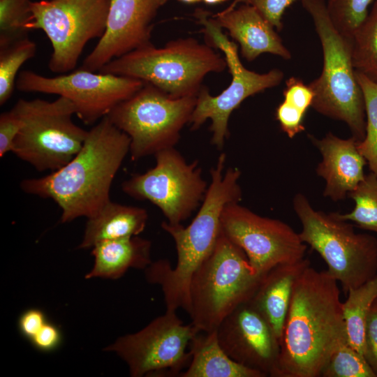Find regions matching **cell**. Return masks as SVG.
Instances as JSON below:
<instances>
[{
  "mask_svg": "<svg viewBox=\"0 0 377 377\" xmlns=\"http://www.w3.org/2000/svg\"><path fill=\"white\" fill-rule=\"evenodd\" d=\"M338 283L311 265L297 278L274 377H320L332 355L348 343Z\"/></svg>",
  "mask_w": 377,
  "mask_h": 377,
  "instance_id": "6da1fadb",
  "label": "cell"
},
{
  "mask_svg": "<svg viewBox=\"0 0 377 377\" xmlns=\"http://www.w3.org/2000/svg\"><path fill=\"white\" fill-rule=\"evenodd\" d=\"M129 137L105 116L89 131L75 157L48 175L22 180V190L53 200L61 223L91 218L110 200L112 182L129 153Z\"/></svg>",
  "mask_w": 377,
  "mask_h": 377,
  "instance_id": "7a4b0ae2",
  "label": "cell"
},
{
  "mask_svg": "<svg viewBox=\"0 0 377 377\" xmlns=\"http://www.w3.org/2000/svg\"><path fill=\"white\" fill-rule=\"evenodd\" d=\"M226 155L221 153L211 169V182L199 210L186 227L167 221L162 228L173 239L177 255L175 267L167 260L152 262L145 270L147 280L161 286L166 310L186 312L189 307L191 277L214 248L221 233V218L224 207L242 199L239 184L241 171L228 168L224 171Z\"/></svg>",
  "mask_w": 377,
  "mask_h": 377,
  "instance_id": "3957f363",
  "label": "cell"
},
{
  "mask_svg": "<svg viewBox=\"0 0 377 377\" xmlns=\"http://www.w3.org/2000/svg\"><path fill=\"white\" fill-rule=\"evenodd\" d=\"M311 16L323 57L322 72L309 85L314 94L311 107L318 113L343 121L360 142L366 131L363 93L352 61V38L342 35L328 15L325 0H301Z\"/></svg>",
  "mask_w": 377,
  "mask_h": 377,
  "instance_id": "277c9868",
  "label": "cell"
},
{
  "mask_svg": "<svg viewBox=\"0 0 377 377\" xmlns=\"http://www.w3.org/2000/svg\"><path fill=\"white\" fill-rule=\"evenodd\" d=\"M227 66L224 57L193 38L169 41L162 47L152 43L115 58L98 72L140 80L175 98L198 96L205 77Z\"/></svg>",
  "mask_w": 377,
  "mask_h": 377,
  "instance_id": "5b68a950",
  "label": "cell"
},
{
  "mask_svg": "<svg viewBox=\"0 0 377 377\" xmlns=\"http://www.w3.org/2000/svg\"><path fill=\"white\" fill-rule=\"evenodd\" d=\"M263 277L221 230L212 251L191 279L187 311L191 323L198 332L216 330L227 316L251 300Z\"/></svg>",
  "mask_w": 377,
  "mask_h": 377,
  "instance_id": "8992f818",
  "label": "cell"
},
{
  "mask_svg": "<svg viewBox=\"0 0 377 377\" xmlns=\"http://www.w3.org/2000/svg\"><path fill=\"white\" fill-rule=\"evenodd\" d=\"M302 224L301 240L316 251L327 266V272L345 294L377 276V239L355 232L339 212L315 209L302 193L293 200Z\"/></svg>",
  "mask_w": 377,
  "mask_h": 377,
  "instance_id": "52a82bcc",
  "label": "cell"
},
{
  "mask_svg": "<svg viewBox=\"0 0 377 377\" xmlns=\"http://www.w3.org/2000/svg\"><path fill=\"white\" fill-rule=\"evenodd\" d=\"M12 109L21 121L12 152L38 171L61 168L82 147L88 131L73 122L75 109L69 99L21 98Z\"/></svg>",
  "mask_w": 377,
  "mask_h": 377,
  "instance_id": "ba28073f",
  "label": "cell"
},
{
  "mask_svg": "<svg viewBox=\"0 0 377 377\" xmlns=\"http://www.w3.org/2000/svg\"><path fill=\"white\" fill-rule=\"evenodd\" d=\"M197 96L175 98L150 83L119 103L107 115L130 138L133 161L175 147L189 123Z\"/></svg>",
  "mask_w": 377,
  "mask_h": 377,
  "instance_id": "9c48e42d",
  "label": "cell"
},
{
  "mask_svg": "<svg viewBox=\"0 0 377 377\" xmlns=\"http://www.w3.org/2000/svg\"><path fill=\"white\" fill-rule=\"evenodd\" d=\"M194 16L203 26L202 31L206 43L213 48L219 49L224 54L232 80L229 86L217 96L211 95L206 87H201L189 124L191 130H196L208 119H211L212 142L219 149H222L229 136L228 121L231 113L248 97L279 85L284 77V73L278 68L266 73L247 69L239 57L237 44L223 33L211 14L202 9H197Z\"/></svg>",
  "mask_w": 377,
  "mask_h": 377,
  "instance_id": "30bf717a",
  "label": "cell"
},
{
  "mask_svg": "<svg viewBox=\"0 0 377 377\" xmlns=\"http://www.w3.org/2000/svg\"><path fill=\"white\" fill-rule=\"evenodd\" d=\"M111 0H40L31 4L29 31L40 29L52 45L50 71H73L86 45L104 35Z\"/></svg>",
  "mask_w": 377,
  "mask_h": 377,
  "instance_id": "8fae6325",
  "label": "cell"
},
{
  "mask_svg": "<svg viewBox=\"0 0 377 377\" xmlns=\"http://www.w3.org/2000/svg\"><path fill=\"white\" fill-rule=\"evenodd\" d=\"M154 156L155 166L142 174L133 175L122 183V191L155 205L168 223L181 224L201 205L208 188L207 182L198 161L188 163L175 147Z\"/></svg>",
  "mask_w": 377,
  "mask_h": 377,
  "instance_id": "7c38bea8",
  "label": "cell"
},
{
  "mask_svg": "<svg viewBox=\"0 0 377 377\" xmlns=\"http://www.w3.org/2000/svg\"><path fill=\"white\" fill-rule=\"evenodd\" d=\"M143 84L140 80L80 68L52 77L32 71H22L16 79L15 87L23 92L65 97L73 103L75 115L84 124H92L132 96Z\"/></svg>",
  "mask_w": 377,
  "mask_h": 377,
  "instance_id": "4fadbf2b",
  "label": "cell"
},
{
  "mask_svg": "<svg viewBox=\"0 0 377 377\" xmlns=\"http://www.w3.org/2000/svg\"><path fill=\"white\" fill-rule=\"evenodd\" d=\"M197 332L191 323L184 324L176 311L166 310L143 329L119 337L104 350L122 359L132 377L163 371L178 376L191 362L187 347Z\"/></svg>",
  "mask_w": 377,
  "mask_h": 377,
  "instance_id": "5bb4252c",
  "label": "cell"
},
{
  "mask_svg": "<svg viewBox=\"0 0 377 377\" xmlns=\"http://www.w3.org/2000/svg\"><path fill=\"white\" fill-rule=\"evenodd\" d=\"M221 224L223 233L244 251L261 277L278 265L305 258L307 246L289 225L260 216L239 202L224 207Z\"/></svg>",
  "mask_w": 377,
  "mask_h": 377,
  "instance_id": "9a60e30c",
  "label": "cell"
},
{
  "mask_svg": "<svg viewBox=\"0 0 377 377\" xmlns=\"http://www.w3.org/2000/svg\"><path fill=\"white\" fill-rule=\"evenodd\" d=\"M219 342L235 362L274 377L280 342L263 316L248 302L239 305L216 329Z\"/></svg>",
  "mask_w": 377,
  "mask_h": 377,
  "instance_id": "2e32d148",
  "label": "cell"
},
{
  "mask_svg": "<svg viewBox=\"0 0 377 377\" xmlns=\"http://www.w3.org/2000/svg\"><path fill=\"white\" fill-rule=\"evenodd\" d=\"M170 0H111L104 35L82 68L98 72L111 60L151 43L154 20Z\"/></svg>",
  "mask_w": 377,
  "mask_h": 377,
  "instance_id": "e0dca14e",
  "label": "cell"
},
{
  "mask_svg": "<svg viewBox=\"0 0 377 377\" xmlns=\"http://www.w3.org/2000/svg\"><path fill=\"white\" fill-rule=\"evenodd\" d=\"M320 152L316 174L325 181L323 196L333 201L343 200L364 179L367 161L360 153L355 137L341 138L328 132L321 139L309 135Z\"/></svg>",
  "mask_w": 377,
  "mask_h": 377,
  "instance_id": "ac0fdd59",
  "label": "cell"
},
{
  "mask_svg": "<svg viewBox=\"0 0 377 377\" xmlns=\"http://www.w3.org/2000/svg\"><path fill=\"white\" fill-rule=\"evenodd\" d=\"M216 24L226 29L240 45L242 56L248 61L263 53L283 59H291V52L283 45L275 28L253 6L242 3L229 11L211 15Z\"/></svg>",
  "mask_w": 377,
  "mask_h": 377,
  "instance_id": "d6986e66",
  "label": "cell"
},
{
  "mask_svg": "<svg viewBox=\"0 0 377 377\" xmlns=\"http://www.w3.org/2000/svg\"><path fill=\"white\" fill-rule=\"evenodd\" d=\"M310 265L304 258L274 267L263 277L249 302L266 320L280 343L294 283Z\"/></svg>",
  "mask_w": 377,
  "mask_h": 377,
  "instance_id": "ffe728a7",
  "label": "cell"
},
{
  "mask_svg": "<svg viewBox=\"0 0 377 377\" xmlns=\"http://www.w3.org/2000/svg\"><path fill=\"white\" fill-rule=\"evenodd\" d=\"M151 242L133 236L106 240L92 247L94 263L85 279H118L129 269H145L151 263Z\"/></svg>",
  "mask_w": 377,
  "mask_h": 377,
  "instance_id": "44dd1931",
  "label": "cell"
},
{
  "mask_svg": "<svg viewBox=\"0 0 377 377\" xmlns=\"http://www.w3.org/2000/svg\"><path fill=\"white\" fill-rule=\"evenodd\" d=\"M147 219L145 209L110 200L96 215L87 219L78 248L90 249L103 241L138 236L145 230Z\"/></svg>",
  "mask_w": 377,
  "mask_h": 377,
  "instance_id": "7402d4cb",
  "label": "cell"
},
{
  "mask_svg": "<svg viewBox=\"0 0 377 377\" xmlns=\"http://www.w3.org/2000/svg\"><path fill=\"white\" fill-rule=\"evenodd\" d=\"M191 360L181 377H265L232 360L221 348L216 330L197 332L189 343Z\"/></svg>",
  "mask_w": 377,
  "mask_h": 377,
  "instance_id": "603a6c76",
  "label": "cell"
},
{
  "mask_svg": "<svg viewBox=\"0 0 377 377\" xmlns=\"http://www.w3.org/2000/svg\"><path fill=\"white\" fill-rule=\"evenodd\" d=\"M377 298V276L362 285L350 289L342 302L347 343L363 354L367 319Z\"/></svg>",
  "mask_w": 377,
  "mask_h": 377,
  "instance_id": "cb8c5ba5",
  "label": "cell"
},
{
  "mask_svg": "<svg viewBox=\"0 0 377 377\" xmlns=\"http://www.w3.org/2000/svg\"><path fill=\"white\" fill-rule=\"evenodd\" d=\"M352 61L356 72L377 84V0L352 37Z\"/></svg>",
  "mask_w": 377,
  "mask_h": 377,
  "instance_id": "d4e9b609",
  "label": "cell"
},
{
  "mask_svg": "<svg viewBox=\"0 0 377 377\" xmlns=\"http://www.w3.org/2000/svg\"><path fill=\"white\" fill-rule=\"evenodd\" d=\"M36 43L29 36L0 45L1 105H3L10 98L20 68L36 55Z\"/></svg>",
  "mask_w": 377,
  "mask_h": 377,
  "instance_id": "484cf974",
  "label": "cell"
},
{
  "mask_svg": "<svg viewBox=\"0 0 377 377\" xmlns=\"http://www.w3.org/2000/svg\"><path fill=\"white\" fill-rule=\"evenodd\" d=\"M348 196L354 200L355 207L348 213H339L340 217L377 233V177L371 172L365 175Z\"/></svg>",
  "mask_w": 377,
  "mask_h": 377,
  "instance_id": "4316f807",
  "label": "cell"
},
{
  "mask_svg": "<svg viewBox=\"0 0 377 377\" xmlns=\"http://www.w3.org/2000/svg\"><path fill=\"white\" fill-rule=\"evenodd\" d=\"M355 75L363 93L366 112L365 135L357 147L370 172L377 177V84L358 72L355 71Z\"/></svg>",
  "mask_w": 377,
  "mask_h": 377,
  "instance_id": "83f0119b",
  "label": "cell"
},
{
  "mask_svg": "<svg viewBox=\"0 0 377 377\" xmlns=\"http://www.w3.org/2000/svg\"><path fill=\"white\" fill-rule=\"evenodd\" d=\"M31 0H0V45L29 36Z\"/></svg>",
  "mask_w": 377,
  "mask_h": 377,
  "instance_id": "f1b7e54d",
  "label": "cell"
},
{
  "mask_svg": "<svg viewBox=\"0 0 377 377\" xmlns=\"http://www.w3.org/2000/svg\"><path fill=\"white\" fill-rule=\"evenodd\" d=\"M373 0H327L326 8L332 22L344 36L352 38L369 15Z\"/></svg>",
  "mask_w": 377,
  "mask_h": 377,
  "instance_id": "f546056e",
  "label": "cell"
},
{
  "mask_svg": "<svg viewBox=\"0 0 377 377\" xmlns=\"http://www.w3.org/2000/svg\"><path fill=\"white\" fill-rule=\"evenodd\" d=\"M323 377H376L363 354L346 343L330 357Z\"/></svg>",
  "mask_w": 377,
  "mask_h": 377,
  "instance_id": "4dcf8cb0",
  "label": "cell"
},
{
  "mask_svg": "<svg viewBox=\"0 0 377 377\" xmlns=\"http://www.w3.org/2000/svg\"><path fill=\"white\" fill-rule=\"evenodd\" d=\"M305 115L306 113L285 101L277 106L275 112L276 119L281 130L290 138L304 131Z\"/></svg>",
  "mask_w": 377,
  "mask_h": 377,
  "instance_id": "1f68e13d",
  "label": "cell"
},
{
  "mask_svg": "<svg viewBox=\"0 0 377 377\" xmlns=\"http://www.w3.org/2000/svg\"><path fill=\"white\" fill-rule=\"evenodd\" d=\"M283 101L295 106L304 113L311 107L314 94L309 84L296 77H290L286 81L283 91Z\"/></svg>",
  "mask_w": 377,
  "mask_h": 377,
  "instance_id": "d6a6232c",
  "label": "cell"
},
{
  "mask_svg": "<svg viewBox=\"0 0 377 377\" xmlns=\"http://www.w3.org/2000/svg\"><path fill=\"white\" fill-rule=\"evenodd\" d=\"M363 355L377 377V298L367 319Z\"/></svg>",
  "mask_w": 377,
  "mask_h": 377,
  "instance_id": "836d02e7",
  "label": "cell"
},
{
  "mask_svg": "<svg viewBox=\"0 0 377 377\" xmlns=\"http://www.w3.org/2000/svg\"><path fill=\"white\" fill-rule=\"evenodd\" d=\"M297 0H246L279 31L283 29L282 17L286 10Z\"/></svg>",
  "mask_w": 377,
  "mask_h": 377,
  "instance_id": "e575fe53",
  "label": "cell"
},
{
  "mask_svg": "<svg viewBox=\"0 0 377 377\" xmlns=\"http://www.w3.org/2000/svg\"><path fill=\"white\" fill-rule=\"evenodd\" d=\"M21 128V121L13 109L0 115V156L13 151Z\"/></svg>",
  "mask_w": 377,
  "mask_h": 377,
  "instance_id": "d590c367",
  "label": "cell"
},
{
  "mask_svg": "<svg viewBox=\"0 0 377 377\" xmlns=\"http://www.w3.org/2000/svg\"><path fill=\"white\" fill-rule=\"evenodd\" d=\"M30 341L38 350L49 352L59 346L61 341V334L55 325L47 322Z\"/></svg>",
  "mask_w": 377,
  "mask_h": 377,
  "instance_id": "8d00e7d4",
  "label": "cell"
},
{
  "mask_svg": "<svg viewBox=\"0 0 377 377\" xmlns=\"http://www.w3.org/2000/svg\"><path fill=\"white\" fill-rule=\"evenodd\" d=\"M47 322L42 311L30 309L22 313L18 326L22 334L30 341Z\"/></svg>",
  "mask_w": 377,
  "mask_h": 377,
  "instance_id": "74e56055",
  "label": "cell"
},
{
  "mask_svg": "<svg viewBox=\"0 0 377 377\" xmlns=\"http://www.w3.org/2000/svg\"><path fill=\"white\" fill-rule=\"evenodd\" d=\"M246 3V0H233L232 2L223 10L229 11L237 6L239 3Z\"/></svg>",
  "mask_w": 377,
  "mask_h": 377,
  "instance_id": "f35d334b",
  "label": "cell"
},
{
  "mask_svg": "<svg viewBox=\"0 0 377 377\" xmlns=\"http://www.w3.org/2000/svg\"><path fill=\"white\" fill-rule=\"evenodd\" d=\"M201 1L208 5H215V4L223 3L228 0H201Z\"/></svg>",
  "mask_w": 377,
  "mask_h": 377,
  "instance_id": "ab89813d",
  "label": "cell"
},
{
  "mask_svg": "<svg viewBox=\"0 0 377 377\" xmlns=\"http://www.w3.org/2000/svg\"><path fill=\"white\" fill-rule=\"evenodd\" d=\"M181 2L185 3H195L201 0H179Z\"/></svg>",
  "mask_w": 377,
  "mask_h": 377,
  "instance_id": "60d3db41",
  "label": "cell"
}]
</instances>
